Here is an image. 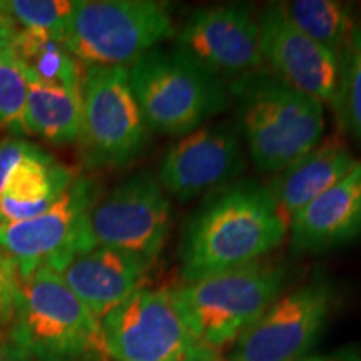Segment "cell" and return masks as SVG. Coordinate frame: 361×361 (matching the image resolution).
Here are the masks:
<instances>
[{"label": "cell", "instance_id": "6da1fadb", "mask_svg": "<svg viewBox=\"0 0 361 361\" xmlns=\"http://www.w3.org/2000/svg\"><path fill=\"white\" fill-rule=\"evenodd\" d=\"M286 236L268 184L233 180L207 194L189 216L179 247L180 276L191 283L268 258Z\"/></svg>", "mask_w": 361, "mask_h": 361}, {"label": "cell", "instance_id": "7a4b0ae2", "mask_svg": "<svg viewBox=\"0 0 361 361\" xmlns=\"http://www.w3.org/2000/svg\"><path fill=\"white\" fill-rule=\"evenodd\" d=\"M226 87L247 157L261 174H278L323 141V104L266 67Z\"/></svg>", "mask_w": 361, "mask_h": 361}, {"label": "cell", "instance_id": "3957f363", "mask_svg": "<svg viewBox=\"0 0 361 361\" xmlns=\"http://www.w3.org/2000/svg\"><path fill=\"white\" fill-rule=\"evenodd\" d=\"M11 345L30 361H104L101 322L59 273L39 268L19 276Z\"/></svg>", "mask_w": 361, "mask_h": 361}, {"label": "cell", "instance_id": "277c9868", "mask_svg": "<svg viewBox=\"0 0 361 361\" xmlns=\"http://www.w3.org/2000/svg\"><path fill=\"white\" fill-rule=\"evenodd\" d=\"M286 268L263 258L171 288L188 326L202 345L218 351L236 343L281 296Z\"/></svg>", "mask_w": 361, "mask_h": 361}, {"label": "cell", "instance_id": "5b68a950", "mask_svg": "<svg viewBox=\"0 0 361 361\" xmlns=\"http://www.w3.org/2000/svg\"><path fill=\"white\" fill-rule=\"evenodd\" d=\"M128 71L135 101L152 133L183 137L228 107L223 80L176 49H152Z\"/></svg>", "mask_w": 361, "mask_h": 361}, {"label": "cell", "instance_id": "8992f818", "mask_svg": "<svg viewBox=\"0 0 361 361\" xmlns=\"http://www.w3.org/2000/svg\"><path fill=\"white\" fill-rule=\"evenodd\" d=\"M176 34L169 7L154 0H75L64 44L84 67H126Z\"/></svg>", "mask_w": 361, "mask_h": 361}, {"label": "cell", "instance_id": "52a82bcc", "mask_svg": "<svg viewBox=\"0 0 361 361\" xmlns=\"http://www.w3.org/2000/svg\"><path fill=\"white\" fill-rule=\"evenodd\" d=\"M82 112L79 157L92 169L123 168L147 146L149 129L135 101L126 67H85L80 84Z\"/></svg>", "mask_w": 361, "mask_h": 361}, {"label": "cell", "instance_id": "ba28073f", "mask_svg": "<svg viewBox=\"0 0 361 361\" xmlns=\"http://www.w3.org/2000/svg\"><path fill=\"white\" fill-rule=\"evenodd\" d=\"M97 200L96 183L78 176L42 214L0 224V251L16 263L19 276L39 268L61 274L72 259L96 246L89 214Z\"/></svg>", "mask_w": 361, "mask_h": 361}, {"label": "cell", "instance_id": "9c48e42d", "mask_svg": "<svg viewBox=\"0 0 361 361\" xmlns=\"http://www.w3.org/2000/svg\"><path fill=\"white\" fill-rule=\"evenodd\" d=\"M101 331L116 361H183L206 346L188 326L171 288H139L104 316Z\"/></svg>", "mask_w": 361, "mask_h": 361}, {"label": "cell", "instance_id": "30bf717a", "mask_svg": "<svg viewBox=\"0 0 361 361\" xmlns=\"http://www.w3.org/2000/svg\"><path fill=\"white\" fill-rule=\"evenodd\" d=\"M336 301L324 273L279 296L234 343L229 361H300L322 335Z\"/></svg>", "mask_w": 361, "mask_h": 361}, {"label": "cell", "instance_id": "8fae6325", "mask_svg": "<svg viewBox=\"0 0 361 361\" xmlns=\"http://www.w3.org/2000/svg\"><path fill=\"white\" fill-rule=\"evenodd\" d=\"M169 196L157 176L139 171L96 201L89 214L96 246H109L141 256L159 258L171 231Z\"/></svg>", "mask_w": 361, "mask_h": 361}, {"label": "cell", "instance_id": "7c38bea8", "mask_svg": "<svg viewBox=\"0 0 361 361\" xmlns=\"http://www.w3.org/2000/svg\"><path fill=\"white\" fill-rule=\"evenodd\" d=\"M174 35L176 51L223 82L266 67L258 16L245 4L197 8Z\"/></svg>", "mask_w": 361, "mask_h": 361}, {"label": "cell", "instance_id": "4fadbf2b", "mask_svg": "<svg viewBox=\"0 0 361 361\" xmlns=\"http://www.w3.org/2000/svg\"><path fill=\"white\" fill-rule=\"evenodd\" d=\"M247 151L236 121L207 123L179 137L162 157L157 180L180 202L196 200L241 178Z\"/></svg>", "mask_w": 361, "mask_h": 361}, {"label": "cell", "instance_id": "5bb4252c", "mask_svg": "<svg viewBox=\"0 0 361 361\" xmlns=\"http://www.w3.org/2000/svg\"><path fill=\"white\" fill-rule=\"evenodd\" d=\"M261 52L271 72L316 101L335 106L340 94L343 61L301 32L279 4L258 13Z\"/></svg>", "mask_w": 361, "mask_h": 361}, {"label": "cell", "instance_id": "9a60e30c", "mask_svg": "<svg viewBox=\"0 0 361 361\" xmlns=\"http://www.w3.org/2000/svg\"><path fill=\"white\" fill-rule=\"evenodd\" d=\"M152 261L109 246H94L61 273L71 291L101 319L142 288Z\"/></svg>", "mask_w": 361, "mask_h": 361}, {"label": "cell", "instance_id": "2e32d148", "mask_svg": "<svg viewBox=\"0 0 361 361\" xmlns=\"http://www.w3.org/2000/svg\"><path fill=\"white\" fill-rule=\"evenodd\" d=\"M361 234V161L340 183L305 207L288 228L295 255H322Z\"/></svg>", "mask_w": 361, "mask_h": 361}, {"label": "cell", "instance_id": "e0dca14e", "mask_svg": "<svg viewBox=\"0 0 361 361\" xmlns=\"http://www.w3.org/2000/svg\"><path fill=\"white\" fill-rule=\"evenodd\" d=\"M358 164L360 159L340 137H329L274 174L268 188L288 228L306 206L346 178Z\"/></svg>", "mask_w": 361, "mask_h": 361}, {"label": "cell", "instance_id": "ac0fdd59", "mask_svg": "<svg viewBox=\"0 0 361 361\" xmlns=\"http://www.w3.org/2000/svg\"><path fill=\"white\" fill-rule=\"evenodd\" d=\"M78 178L67 166L37 147L22 159L0 191V224L27 221L47 211Z\"/></svg>", "mask_w": 361, "mask_h": 361}, {"label": "cell", "instance_id": "d6986e66", "mask_svg": "<svg viewBox=\"0 0 361 361\" xmlns=\"http://www.w3.org/2000/svg\"><path fill=\"white\" fill-rule=\"evenodd\" d=\"M27 133L57 146L78 142L82 112L80 89L49 84L30 75H27Z\"/></svg>", "mask_w": 361, "mask_h": 361}, {"label": "cell", "instance_id": "ffe728a7", "mask_svg": "<svg viewBox=\"0 0 361 361\" xmlns=\"http://www.w3.org/2000/svg\"><path fill=\"white\" fill-rule=\"evenodd\" d=\"M11 47L30 78L80 89L82 66L71 56L61 35L17 27Z\"/></svg>", "mask_w": 361, "mask_h": 361}, {"label": "cell", "instance_id": "44dd1931", "mask_svg": "<svg viewBox=\"0 0 361 361\" xmlns=\"http://www.w3.org/2000/svg\"><path fill=\"white\" fill-rule=\"evenodd\" d=\"M279 6L301 32L343 61L358 27L346 4L336 0H293L279 2Z\"/></svg>", "mask_w": 361, "mask_h": 361}, {"label": "cell", "instance_id": "7402d4cb", "mask_svg": "<svg viewBox=\"0 0 361 361\" xmlns=\"http://www.w3.org/2000/svg\"><path fill=\"white\" fill-rule=\"evenodd\" d=\"M11 44L0 49V130L25 135L29 134L25 128L29 84Z\"/></svg>", "mask_w": 361, "mask_h": 361}, {"label": "cell", "instance_id": "603a6c76", "mask_svg": "<svg viewBox=\"0 0 361 361\" xmlns=\"http://www.w3.org/2000/svg\"><path fill=\"white\" fill-rule=\"evenodd\" d=\"M74 6L75 0H2L0 13L20 29L47 30L64 40Z\"/></svg>", "mask_w": 361, "mask_h": 361}, {"label": "cell", "instance_id": "cb8c5ba5", "mask_svg": "<svg viewBox=\"0 0 361 361\" xmlns=\"http://www.w3.org/2000/svg\"><path fill=\"white\" fill-rule=\"evenodd\" d=\"M336 109L346 128L361 142V27L355 29L353 37L343 57V74Z\"/></svg>", "mask_w": 361, "mask_h": 361}, {"label": "cell", "instance_id": "d4e9b609", "mask_svg": "<svg viewBox=\"0 0 361 361\" xmlns=\"http://www.w3.org/2000/svg\"><path fill=\"white\" fill-rule=\"evenodd\" d=\"M19 273L13 261L0 251V328L12 323L16 314V298Z\"/></svg>", "mask_w": 361, "mask_h": 361}, {"label": "cell", "instance_id": "484cf974", "mask_svg": "<svg viewBox=\"0 0 361 361\" xmlns=\"http://www.w3.org/2000/svg\"><path fill=\"white\" fill-rule=\"evenodd\" d=\"M39 146L27 142L19 137H6L0 141V191L6 186L8 176L17 168V164L27 156H30Z\"/></svg>", "mask_w": 361, "mask_h": 361}, {"label": "cell", "instance_id": "4316f807", "mask_svg": "<svg viewBox=\"0 0 361 361\" xmlns=\"http://www.w3.org/2000/svg\"><path fill=\"white\" fill-rule=\"evenodd\" d=\"M300 361H361V353L355 348H345L324 356H308Z\"/></svg>", "mask_w": 361, "mask_h": 361}, {"label": "cell", "instance_id": "83f0119b", "mask_svg": "<svg viewBox=\"0 0 361 361\" xmlns=\"http://www.w3.org/2000/svg\"><path fill=\"white\" fill-rule=\"evenodd\" d=\"M16 30H17V25L13 24L11 19H7L6 16L0 13V49L6 47V45L12 42Z\"/></svg>", "mask_w": 361, "mask_h": 361}, {"label": "cell", "instance_id": "f1b7e54d", "mask_svg": "<svg viewBox=\"0 0 361 361\" xmlns=\"http://www.w3.org/2000/svg\"><path fill=\"white\" fill-rule=\"evenodd\" d=\"M0 361H30L25 355H22L11 343L0 345Z\"/></svg>", "mask_w": 361, "mask_h": 361}, {"label": "cell", "instance_id": "f546056e", "mask_svg": "<svg viewBox=\"0 0 361 361\" xmlns=\"http://www.w3.org/2000/svg\"><path fill=\"white\" fill-rule=\"evenodd\" d=\"M183 361H223V360L219 358L218 351L209 348V346H204V348H202L201 351H197L196 355L189 356V358L183 360Z\"/></svg>", "mask_w": 361, "mask_h": 361}]
</instances>
